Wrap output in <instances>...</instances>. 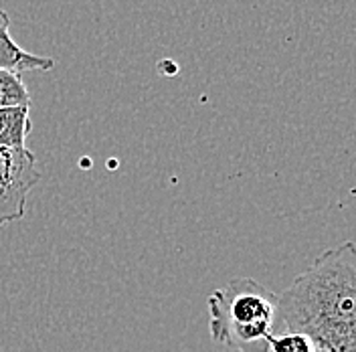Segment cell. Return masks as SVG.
Instances as JSON below:
<instances>
[{
  "label": "cell",
  "mask_w": 356,
  "mask_h": 352,
  "mask_svg": "<svg viewBox=\"0 0 356 352\" xmlns=\"http://www.w3.org/2000/svg\"><path fill=\"white\" fill-rule=\"evenodd\" d=\"M275 320L328 352H356V249L344 241L324 251L277 296Z\"/></svg>",
  "instance_id": "obj_1"
},
{
  "label": "cell",
  "mask_w": 356,
  "mask_h": 352,
  "mask_svg": "<svg viewBox=\"0 0 356 352\" xmlns=\"http://www.w3.org/2000/svg\"><path fill=\"white\" fill-rule=\"evenodd\" d=\"M211 338L231 351L266 352L277 296L253 278H235L207 298Z\"/></svg>",
  "instance_id": "obj_2"
},
{
  "label": "cell",
  "mask_w": 356,
  "mask_h": 352,
  "mask_svg": "<svg viewBox=\"0 0 356 352\" xmlns=\"http://www.w3.org/2000/svg\"><path fill=\"white\" fill-rule=\"evenodd\" d=\"M10 21L6 17V13L0 8V69H8L15 73H21L26 69L33 71H49L55 67V61L43 57V55H35L29 53L26 49H22L21 45L17 43L8 31Z\"/></svg>",
  "instance_id": "obj_4"
},
{
  "label": "cell",
  "mask_w": 356,
  "mask_h": 352,
  "mask_svg": "<svg viewBox=\"0 0 356 352\" xmlns=\"http://www.w3.org/2000/svg\"><path fill=\"white\" fill-rule=\"evenodd\" d=\"M31 128V108L0 110V148H26Z\"/></svg>",
  "instance_id": "obj_5"
},
{
  "label": "cell",
  "mask_w": 356,
  "mask_h": 352,
  "mask_svg": "<svg viewBox=\"0 0 356 352\" xmlns=\"http://www.w3.org/2000/svg\"><path fill=\"white\" fill-rule=\"evenodd\" d=\"M41 180L29 148H0V227L26 215L29 193Z\"/></svg>",
  "instance_id": "obj_3"
},
{
  "label": "cell",
  "mask_w": 356,
  "mask_h": 352,
  "mask_svg": "<svg viewBox=\"0 0 356 352\" xmlns=\"http://www.w3.org/2000/svg\"><path fill=\"white\" fill-rule=\"evenodd\" d=\"M266 352H328L306 334L284 332L269 334L266 340Z\"/></svg>",
  "instance_id": "obj_7"
},
{
  "label": "cell",
  "mask_w": 356,
  "mask_h": 352,
  "mask_svg": "<svg viewBox=\"0 0 356 352\" xmlns=\"http://www.w3.org/2000/svg\"><path fill=\"white\" fill-rule=\"evenodd\" d=\"M8 108H31V93L21 73L0 69V110Z\"/></svg>",
  "instance_id": "obj_6"
}]
</instances>
